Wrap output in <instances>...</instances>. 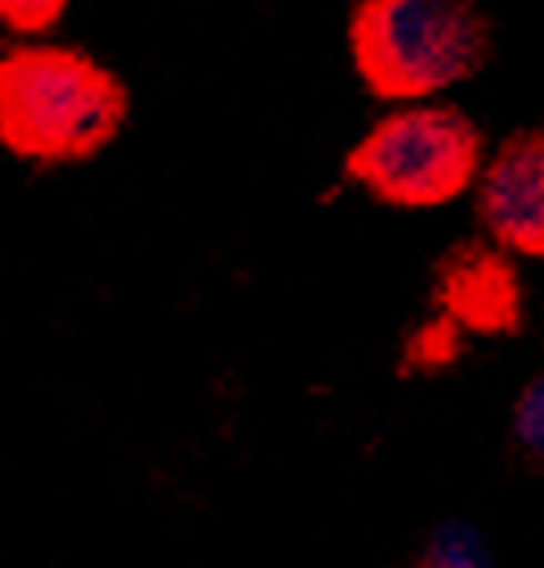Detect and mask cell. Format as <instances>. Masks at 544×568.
<instances>
[{
	"mask_svg": "<svg viewBox=\"0 0 544 568\" xmlns=\"http://www.w3.org/2000/svg\"><path fill=\"white\" fill-rule=\"evenodd\" d=\"M416 568H495V556L470 523H445L424 544Z\"/></svg>",
	"mask_w": 544,
	"mask_h": 568,
	"instance_id": "8992f818",
	"label": "cell"
},
{
	"mask_svg": "<svg viewBox=\"0 0 544 568\" xmlns=\"http://www.w3.org/2000/svg\"><path fill=\"white\" fill-rule=\"evenodd\" d=\"M486 150V133L462 104H395L353 142L345 174L386 207L436 212L474 195Z\"/></svg>",
	"mask_w": 544,
	"mask_h": 568,
	"instance_id": "3957f363",
	"label": "cell"
},
{
	"mask_svg": "<svg viewBox=\"0 0 544 568\" xmlns=\"http://www.w3.org/2000/svg\"><path fill=\"white\" fill-rule=\"evenodd\" d=\"M474 212L498 253L544 262V125L515 129L486 150Z\"/></svg>",
	"mask_w": 544,
	"mask_h": 568,
	"instance_id": "277c9868",
	"label": "cell"
},
{
	"mask_svg": "<svg viewBox=\"0 0 544 568\" xmlns=\"http://www.w3.org/2000/svg\"><path fill=\"white\" fill-rule=\"evenodd\" d=\"M441 300L449 316L470 328L495 332L515 324L520 316V283H515L512 257L495 245H465L441 270Z\"/></svg>",
	"mask_w": 544,
	"mask_h": 568,
	"instance_id": "5b68a950",
	"label": "cell"
},
{
	"mask_svg": "<svg viewBox=\"0 0 544 568\" xmlns=\"http://www.w3.org/2000/svg\"><path fill=\"white\" fill-rule=\"evenodd\" d=\"M345 47L374 100L424 104L486 71L495 21L482 0H353Z\"/></svg>",
	"mask_w": 544,
	"mask_h": 568,
	"instance_id": "6da1fadb",
	"label": "cell"
},
{
	"mask_svg": "<svg viewBox=\"0 0 544 568\" xmlns=\"http://www.w3.org/2000/svg\"><path fill=\"white\" fill-rule=\"evenodd\" d=\"M512 432H515V444H520L528 457L544 460V374H536V378L520 390V398H515Z\"/></svg>",
	"mask_w": 544,
	"mask_h": 568,
	"instance_id": "ba28073f",
	"label": "cell"
},
{
	"mask_svg": "<svg viewBox=\"0 0 544 568\" xmlns=\"http://www.w3.org/2000/svg\"><path fill=\"white\" fill-rule=\"evenodd\" d=\"M67 13V0H0V30L17 42H42Z\"/></svg>",
	"mask_w": 544,
	"mask_h": 568,
	"instance_id": "52a82bcc",
	"label": "cell"
},
{
	"mask_svg": "<svg viewBox=\"0 0 544 568\" xmlns=\"http://www.w3.org/2000/svg\"><path fill=\"white\" fill-rule=\"evenodd\" d=\"M129 95L109 67L59 42L0 50V145L26 162H75L121 133Z\"/></svg>",
	"mask_w": 544,
	"mask_h": 568,
	"instance_id": "7a4b0ae2",
	"label": "cell"
}]
</instances>
